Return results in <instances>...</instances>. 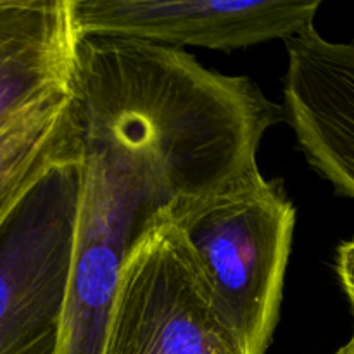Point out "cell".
Masks as SVG:
<instances>
[{"mask_svg": "<svg viewBox=\"0 0 354 354\" xmlns=\"http://www.w3.org/2000/svg\"><path fill=\"white\" fill-rule=\"evenodd\" d=\"M69 92L82 178L57 354H100L135 248L180 199L256 168L283 114L248 76L116 38H80Z\"/></svg>", "mask_w": 354, "mask_h": 354, "instance_id": "obj_1", "label": "cell"}, {"mask_svg": "<svg viewBox=\"0 0 354 354\" xmlns=\"http://www.w3.org/2000/svg\"><path fill=\"white\" fill-rule=\"evenodd\" d=\"M221 320L249 354H266L279 322L296 207L259 166L185 197L166 213Z\"/></svg>", "mask_w": 354, "mask_h": 354, "instance_id": "obj_2", "label": "cell"}, {"mask_svg": "<svg viewBox=\"0 0 354 354\" xmlns=\"http://www.w3.org/2000/svg\"><path fill=\"white\" fill-rule=\"evenodd\" d=\"M80 156L45 173L0 227V354H57L75 248Z\"/></svg>", "mask_w": 354, "mask_h": 354, "instance_id": "obj_3", "label": "cell"}, {"mask_svg": "<svg viewBox=\"0 0 354 354\" xmlns=\"http://www.w3.org/2000/svg\"><path fill=\"white\" fill-rule=\"evenodd\" d=\"M100 354H249L211 306L166 214L121 272Z\"/></svg>", "mask_w": 354, "mask_h": 354, "instance_id": "obj_4", "label": "cell"}, {"mask_svg": "<svg viewBox=\"0 0 354 354\" xmlns=\"http://www.w3.org/2000/svg\"><path fill=\"white\" fill-rule=\"evenodd\" d=\"M320 0H71L80 38L237 50L315 24Z\"/></svg>", "mask_w": 354, "mask_h": 354, "instance_id": "obj_5", "label": "cell"}, {"mask_svg": "<svg viewBox=\"0 0 354 354\" xmlns=\"http://www.w3.org/2000/svg\"><path fill=\"white\" fill-rule=\"evenodd\" d=\"M283 44V120L308 165L354 199V41L327 40L311 24Z\"/></svg>", "mask_w": 354, "mask_h": 354, "instance_id": "obj_6", "label": "cell"}, {"mask_svg": "<svg viewBox=\"0 0 354 354\" xmlns=\"http://www.w3.org/2000/svg\"><path fill=\"white\" fill-rule=\"evenodd\" d=\"M78 44L71 0H0V130L71 83Z\"/></svg>", "mask_w": 354, "mask_h": 354, "instance_id": "obj_7", "label": "cell"}, {"mask_svg": "<svg viewBox=\"0 0 354 354\" xmlns=\"http://www.w3.org/2000/svg\"><path fill=\"white\" fill-rule=\"evenodd\" d=\"M82 156L69 85L47 93L0 130V227L47 171Z\"/></svg>", "mask_w": 354, "mask_h": 354, "instance_id": "obj_8", "label": "cell"}, {"mask_svg": "<svg viewBox=\"0 0 354 354\" xmlns=\"http://www.w3.org/2000/svg\"><path fill=\"white\" fill-rule=\"evenodd\" d=\"M335 273H337L342 290L348 297L354 318V239L339 245L337 256H335Z\"/></svg>", "mask_w": 354, "mask_h": 354, "instance_id": "obj_9", "label": "cell"}, {"mask_svg": "<svg viewBox=\"0 0 354 354\" xmlns=\"http://www.w3.org/2000/svg\"><path fill=\"white\" fill-rule=\"evenodd\" d=\"M334 354H354V332H353V337L349 339L341 349H337Z\"/></svg>", "mask_w": 354, "mask_h": 354, "instance_id": "obj_10", "label": "cell"}]
</instances>
